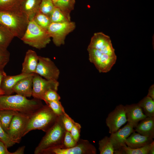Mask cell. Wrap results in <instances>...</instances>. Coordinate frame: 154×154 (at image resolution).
Returning <instances> with one entry per match:
<instances>
[{
    "label": "cell",
    "instance_id": "6da1fadb",
    "mask_svg": "<svg viewBox=\"0 0 154 154\" xmlns=\"http://www.w3.org/2000/svg\"><path fill=\"white\" fill-rule=\"evenodd\" d=\"M44 105L41 100L21 95H0V110H10L31 116Z\"/></svg>",
    "mask_w": 154,
    "mask_h": 154
},
{
    "label": "cell",
    "instance_id": "7a4b0ae2",
    "mask_svg": "<svg viewBox=\"0 0 154 154\" xmlns=\"http://www.w3.org/2000/svg\"><path fill=\"white\" fill-rule=\"evenodd\" d=\"M62 115L58 116L54 124L46 132L35 148V154H41L43 151L51 148L63 147L66 131L62 122Z\"/></svg>",
    "mask_w": 154,
    "mask_h": 154
},
{
    "label": "cell",
    "instance_id": "3957f363",
    "mask_svg": "<svg viewBox=\"0 0 154 154\" xmlns=\"http://www.w3.org/2000/svg\"><path fill=\"white\" fill-rule=\"evenodd\" d=\"M29 21L27 16L20 11L0 10V24L7 28L14 37L21 39Z\"/></svg>",
    "mask_w": 154,
    "mask_h": 154
},
{
    "label": "cell",
    "instance_id": "277c9868",
    "mask_svg": "<svg viewBox=\"0 0 154 154\" xmlns=\"http://www.w3.org/2000/svg\"><path fill=\"white\" fill-rule=\"evenodd\" d=\"M58 116L46 104L30 116L24 136L29 131L35 129L41 130L46 132L56 122Z\"/></svg>",
    "mask_w": 154,
    "mask_h": 154
},
{
    "label": "cell",
    "instance_id": "5b68a950",
    "mask_svg": "<svg viewBox=\"0 0 154 154\" xmlns=\"http://www.w3.org/2000/svg\"><path fill=\"white\" fill-rule=\"evenodd\" d=\"M21 39L25 44L38 49L45 48L51 37L47 30L38 25L33 20L29 21Z\"/></svg>",
    "mask_w": 154,
    "mask_h": 154
},
{
    "label": "cell",
    "instance_id": "8992f818",
    "mask_svg": "<svg viewBox=\"0 0 154 154\" xmlns=\"http://www.w3.org/2000/svg\"><path fill=\"white\" fill-rule=\"evenodd\" d=\"M76 26L75 23L71 21L51 23L47 30L54 44L59 46L64 44L66 37L75 29Z\"/></svg>",
    "mask_w": 154,
    "mask_h": 154
},
{
    "label": "cell",
    "instance_id": "52a82bcc",
    "mask_svg": "<svg viewBox=\"0 0 154 154\" xmlns=\"http://www.w3.org/2000/svg\"><path fill=\"white\" fill-rule=\"evenodd\" d=\"M89 60L100 73L109 71L116 62L117 56L103 54L98 50L87 48Z\"/></svg>",
    "mask_w": 154,
    "mask_h": 154
},
{
    "label": "cell",
    "instance_id": "ba28073f",
    "mask_svg": "<svg viewBox=\"0 0 154 154\" xmlns=\"http://www.w3.org/2000/svg\"><path fill=\"white\" fill-rule=\"evenodd\" d=\"M30 116L19 113L13 117L6 132L11 140L19 143L29 123Z\"/></svg>",
    "mask_w": 154,
    "mask_h": 154
},
{
    "label": "cell",
    "instance_id": "9c48e42d",
    "mask_svg": "<svg viewBox=\"0 0 154 154\" xmlns=\"http://www.w3.org/2000/svg\"><path fill=\"white\" fill-rule=\"evenodd\" d=\"M95 147L86 140L80 139L74 146L68 148H54L43 151L41 154H96Z\"/></svg>",
    "mask_w": 154,
    "mask_h": 154
},
{
    "label": "cell",
    "instance_id": "30bf717a",
    "mask_svg": "<svg viewBox=\"0 0 154 154\" xmlns=\"http://www.w3.org/2000/svg\"><path fill=\"white\" fill-rule=\"evenodd\" d=\"M59 85L57 80L44 78L35 73L33 78L32 96L34 98L42 100L48 90L52 89L57 91Z\"/></svg>",
    "mask_w": 154,
    "mask_h": 154
},
{
    "label": "cell",
    "instance_id": "8fae6325",
    "mask_svg": "<svg viewBox=\"0 0 154 154\" xmlns=\"http://www.w3.org/2000/svg\"><path fill=\"white\" fill-rule=\"evenodd\" d=\"M35 73L47 79L58 80L60 71L50 58L38 56V61Z\"/></svg>",
    "mask_w": 154,
    "mask_h": 154
},
{
    "label": "cell",
    "instance_id": "7c38bea8",
    "mask_svg": "<svg viewBox=\"0 0 154 154\" xmlns=\"http://www.w3.org/2000/svg\"><path fill=\"white\" fill-rule=\"evenodd\" d=\"M127 121L125 106L119 104L109 113L106 122L109 133L111 134L116 131Z\"/></svg>",
    "mask_w": 154,
    "mask_h": 154
},
{
    "label": "cell",
    "instance_id": "4fadbf2b",
    "mask_svg": "<svg viewBox=\"0 0 154 154\" xmlns=\"http://www.w3.org/2000/svg\"><path fill=\"white\" fill-rule=\"evenodd\" d=\"M134 128L131 124L127 122L123 127L111 134L109 137L114 147V153L119 150L123 145L125 144L126 139L135 131Z\"/></svg>",
    "mask_w": 154,
    "mask_h": 154
},
{
    "label": "cell",
    "instance_id": "5bb4252c",
    "mask_svg": "<svg viewBox=\"0 0 154 154\" xmlns=\"http://www.w3.org/2000/svg\"><path fill=\"white\" fill-rule=\"evenodd\" d=\"M125 108L127 122L134 128L139 122L147 117L137 103L126 105Z\"/></svg>",
    "mask_w": 154,
    "mask_h": 154
},
{
    "label": "cell",
    "instance_id": "9a60e30c",
    "mask_svg": "<svg viewBox=\"0 0 154 154\" xmlns=\"http://www.w3.org/2000/svg\"><path fill=\"white\" fill-rule=\"evenodd\" d=\"M38 61V56L35 51L28 50L26 52L22 64L21 73L30 74L35 73Z\"/></svg>",
    "mask_w": 154,
    "mask_h": 154
},
{
    "label": "cell",
    "instance_id": "2e32d148",
    "mask_svg": "<svg viewBox=\"0 0 154 154\" xmlns=\"http://www.w3.org/2000/svg\"><path fill=\"white\" fill-rule=\"evenodd\" d=\"M34 74L19 81L13 88V92L26 98L32 96L33 78Z\"/></svg>",
    "mask_w": 154,
    "mask_h": 154
},
{
    "label": "cell",
    "instance_id": "e0dca14e",
    "mask_svg": "<svg viewBox=\"0 0 154 154\" xmlns=\"http://www.w3.org/2000/svg\"><path fill=\"white\" fill-rule=\"evenodd\" d=\"M153 138L141 135L135 131L132 133L125 140V143L132 148H137L144 146L153 141Z\"/></svg>",
    "mask_w": 154,
    "mask_h": 154
},
{
    "label": "cell",
    "instance_id": "ac0fdd59",
    "mask_svg": "<svg viewBox=\"0 0 154 154\" xmlns=\"http://www.w3.org/2000/svg\"><path fill=\"white\" fill-rule=\"evenodd\" d=\"M33 74H27L21 73L14 76H5L3 80L0 89L5 93V95H11L13 93V88L16 83L21 79Z\"/></svg>",
    "mask_w": 154,
    "mask_h": 154
},
{
    "label": "cell",
    "instance_id": "d6986e66",
    "mask_svg": "<svg viewBox=\"0 0 154 154\" xmlns=\"http://www.w3.org/2000/svg\"><path fill=\"white\" fill-rule=\"evenodd\" d=\"M41 0H23L20 11L28 18L29 21L32 20L36 14L39 11Z\"/></svg>",
    "mask_w": 154,
    "mask_h": 154
},
{
    "label": "cell",
    "instance_id": "ffe728a7",
    "mask_svg": "<svg viewBox=\"0 0 154 154\" xmlns=\"http://www.w3.org/2000/svg\"><path fill=\"white\" fill-rule=\"evenodd\" d=\"M135 131L145 136L154 137V117H147L135 127Z\"/></svg>",
    "mask_w": 154,
    "mask_h": 154
},
{
    "label": "cell",
    "instance_id": "44dd1931",
    "mask_svg": "<svg viewBox=\"0 0 154 154\" xmlns=\"http://www.w3.org/2000/svg\"><path fill=\"white\" fill-rule=\"evenodd\" d=\"M110 39V37L102 32L95 33L92 37L88 48L99 50Z\"/></svg>",
    "mask_w": 154,
    "mask_h": 154
},
{
    "label": "cell",
    "instance_id": "7402d4cb",
    "mask_svg": "<svg viewBox=\"0 0 154 154\" xmlns=\"http://www.w3.org/2000/svg\"><path fill=\"white\" fill-rule=\"evenodd\" d=\"M151 142L143 147L135 149L129 147L125 144H124L119 150L115 152L114 154H149Z\"/></svg>",
    "mask_w": 154,
    "mask_h": 154
},
{
    "label": "cell",
    "instance_id": "603a6c76",
    "mask_svg": "<svg viewBox=\"0 0 154 154\" xmlns=\"http://www.w3.org/2000/svg\"><path fill=\"white\" fill-rule=\"evenodd\" d=\"M144 114L147 117H154V100L146 96L138 103Z\"/></svg>",
    "mask_w": 154,
    "mask_h": 154
},
{
    "label": "cell",
    "instance_id": "cb8c5ba5",
    "mask_svg": "<svg viewBox=\"0 0 154 154\" xmlns=\"http://www.w3.org/2000/svg\"><path fill=\"white\" fill-rule=\"evenodd\" d=\"M75 1V0H59L54 5L59 8L70 21V13L74 9Z\"/></svg>",
    "mask_w": 154,
    "mask_h": 154
},
{
    "label": "cell",
    "instance_id": "d4e9b609",
    "mask_svg": "<svg viewBox=\"0 0 154 154\" xmlns=\"http://www.w3.org/2000/svg\"><path fill=\"white\" fill-rule=\"evenodd\" d=\"M14 37L7 28L0 24V47L7 49Z\"/></svg>",
    "mask_w": 154,
    "mask_h": 154
},
{
    "label": "cell",
    "instance_id": "484cf974",
    "mask_svg": "<svg viewBox=\"0 0 154 154\" xmlns=\"http://www.w3.org/2000/svg\"><path fill=\"white\" fill-rule=\"evenodd\" d=\"M19 113L10 110H0V123L4 130L7 131L13 116Z\"/></svg>",
    "mask_w": 154,
    "mask_h": 154
},
{
    "label": "cell",
    "instance_id": "4316f807",
    "mask_svg": "<svg viewBox=\"0 0 154 154\" xmlns=\"http://www.w3.org/2000/svg\"><path fill=\"white\" fill-rule=\"evenodd\" d=\"M23 0H0V10L20 11V7Z\"/></svg>",
    "mask_w": 154,
    "mask_h": 154
},
{
    "label": "cell",
    "instance_id": "83f0119b",
    "mask_svg": "<svg viewBox=\"0 0 154 154\" xmlns=\"http://www.w3.org/2000/svg\"><path fill=\"white\" fill-rule=\"evenodd\" d=\"M100 154H113L114 149L109 137L105 136L98 143Z\"/></svg>",
    "mask_w": 154,
    "mask_h": 154
},
{
    "label": "cell",
    "instance_id": "f1b7e54d",
    "mask_svg": "<svg viewBox=\"0 0 154 154\" xmlns=\"http://www.w3.org/2000/svg\"><path fill=\"white\" fill-rule=\"evenodd\" d=\"M33 20L39 26L46 30L51 23L49 17L39 11Z\"/></svg>",
    "mask_w": 154,
    "mask_h": 154
},
{
    "label": "cell",
    "instance_id": "f546056e",
    "mask_svg": "<svg viewBox=\"0 0 154 154\" xmlns=\"http://www.w3.org/2000/svg\"><path fill=\"white\" fill-rule=\"evenodd\" d=\"M49 17L51 23H60L70 21L60 10L55 6Z\"/></svg>",
    "mask_w": 154,
    "mask_h": 154
},
{
    "label": "cell",
    "instance_id": "4dcf8cb0",
    "mask_svg": "<svg viewBox=\"0 0 154 154\" xmlns=\"http://www.w3.org/2000/svg\"><path fill=\"white\" fill-rule=\"evenodd\" d=\"M54 7L52 0H41L39 11L49 17Z\"/></svg>",
    "mask_w": 154,
    "mask_h": 154
},
{
    "label": "cell",
    "instance_id": "1f68e13d",
    "mask_svg": "<svg viewBox=\"0 0 154 154\" xmlns=\"http://www.w3.org/2000/svg\"><path fill=\"white\" fill-rule=\"evenodd\" d=\"M46 104L58 116L62 115L65 112L64 108L59 100L49 102Z\"/></svg>",
    "mask_w": 154,
    "mask_h": 154
},
{
    "label": "cell",
    "instance_id": "d6a6232c",
    "mask_svg": "<svg viewBox=\"0 0 154 154\" xmlns=\"http://www.w3.org/2000/svg\"><path fill=\"white\" fill-rule=\"evenodd\" d=\"M57 92L52 89L48 90L44 94L42 100L46 104L50 101L59 100L60 97Z\"/></svg>",
    "mask_w": 154,
    "mask_h": 154
},
{
    "label": "cell",
    "instance_id": "836d02e7",
    "mask_svg": "<svg viewBox=\"0 0 154 154\" xmlns=\"http://www.w3.org/2000/svg\"><path fill=\"white\" fill-rule=\"evenodd\" d=\"M77 142L74 139L70 132L66 131L65 134L62 148H68L75 146Z\"/></svg>",
    "mask_w": 154,
    "mask_h": 154
},
{
    "label": "cell",
    "instance_id": "e575fe53",
    "mask_svg": "<svg viewBox=\"0 0 154 154\" xmlns=\"http://www.w3.org/2000/svg\"><path fill=\"white\" fill-rule=\"evenodd\" d=\"M0 141L8 148L13 146L15 143L11 139L2 127L0 123Z\"/></svg>",
    "mask_w": 154,
    "mask_h": 154
},
{
    "label": "cell",
    "instance_id": "d590c367",
    "mask_svg": "<svg viewBox=\"0 0 154 154\" xmlns=\"http://www.w3.org/2000/svg\"><path fill=\"white\" fill-rule=\"evenodd\" d=\"M10 54L7 49L0 47V65L5 67L9 62Z\"/></svg>",
    "mask_w": 154,
    "mask_h": 154
},
{
    "label": "cell",
    "instance_id": "8d00e7d4",
    "mask_svg": "<svg viewBox=\"0 0 154 154\" xmlns=\"http://www.w3.org/2000/svg\"><path fill=\"white\" fill-rule=\"evenodd\" d=\"M62 119L66 131L70 132L74 123L75 122L66 112L62 115Z\"/></svg>",
    "mask_w": 154,
    "mask_h": 154
},
{
    "label": "cell",
    "instance_id": "74e56055",
    "mask_svg": "<svg viewBox=\"0 0 154 154\" xmlns=\"http://www.w3.org/2000/svg\"><path fill=\"white\" fill-rule=\"evenodd\" d=\"M25 147L23 146L19 148L15 151L11 152L8 151L7 147L4 143L0 141V154H23L24 153Z\"/></svg>",
    "mask_w": 154,
    "mask_h": 154
},
{
    "label": "cell",
    "instance_id": "f35d334b",
    "mask_svg": "<svg viewBox=\"0 0 154 154\" xmlns=\"http://www.w3.org/2000/svg\"><path fill=\"white\" fill-rule=\"evenodd\" d=\"M81 126L79 123L75 122L70 131L72 135L76 142L79 140Z\"/></svg>",
    "mask_w": 154,
    "mask_h": 154
},
{
    "label": "cell",
    "instance_id": "ab89813d",
    "mask_svg": "<svg viewBox=\"0 0 154 154\" xmlns=\"http://www.w3.org/2000/svg\"><path fill=\"white\" fill-rule=\"evenodd\" d=\"M147 96H149L154 100V85H152L148 90V92Z\"/></svg>",
    "mask_w": 154,
    "mask_h": 154
},
{
    "label": "cell",
    "instance_id": "60d3db41",
    "mask_svg": "<svg viewBox=\"0 0 154 154\" xmlns=\"http://www.w3.org/2000/svg\"><path fill=\"white\" fill-rule=\"evenodd\" d=\"M7 74L4 69L0 70V88L3 78Z\"/></svg>",
    "mask_w": 154,
    "mask_h": 154
},
{
    "label": "cell",
    "instance_id": "b9f144b4",
    "mask_svg": "<svg viewBox=\"0 0 154 154\" xmlns=\"http://www.w3.org/2000/svg\"><path fill=\"white\" fill-rule=\"evenodd\" d=\"M154 154V141H153L151 143L149 154Z\"/></svg>",
    "mask_w": 154,
    "mask_h": 154
},
{
    "label": "cell",
    "instance_id": "7bdbcfd3",
    "mask_svg": "<svg viewBox=\"0 0 154 154\" xmlns=\"http://www.w3.org/2000/svg\"><path fill=\"white\" fill-rule=\"evenodd\" d=\"M5 93L1 89H0V95H4Z\"/></svg>",
    "mask_w": 154,
    "mask_h": 154
},
{
    "label": "cell",
    "instance_id": "ee69618b",
    "mask_svg": "<svg viewBox=\"0 0 154 154\" xmlns=\"http://www.w3.org/2000/svg\"><path fill=\"white\" fill-rule=\"evenodd\" d=\"M59 0H52L54 4L56 3Z\"/></svg>",
    "mask_w": 154,
    "mask_h": 154
},
{
    "label": "cell",
    "instance_id": "f6af8a7d",
    "mask_svg": "<svg viewBox=\"0 0 154 154\" xmlns=\"http://www.w3.org/2000/svg\"><path fill=\"white\" fill-rule=\"evenodd\" d=\"M4 67V66L0 65V70H3Z\"/></svg>",
    "mask_w": 154,
    "mask_h": 154
}]
</instances>
